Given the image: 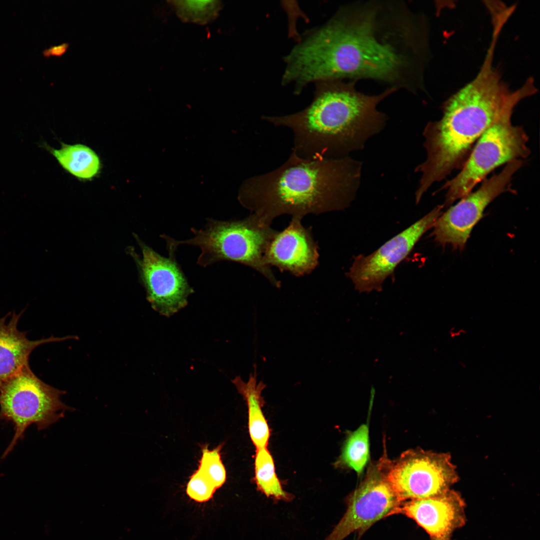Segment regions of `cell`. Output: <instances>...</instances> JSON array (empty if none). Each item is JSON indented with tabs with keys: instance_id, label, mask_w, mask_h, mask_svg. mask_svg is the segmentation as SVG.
<instances>
[{
	"instance_id": "obj_22",
	"label": "cell",
	"mask_w": 540,
	"mask_h": 540,
	"mask_svg": "<svg viewBox=\"0 0 540 540\" xmlns=\"http://www.w3.org/2000/svg\"><path fill=\"white\" fill-rule=\"evenodd\" d=\"M216 490L210 480L198 469L190 476L186 492L191 499L202 502L210 500Z\"/></svg>"
},
{
	"instance_id": "obj_18",
	"label": "cell",
	"mask_w": 540,
	"mask_h": 540,
	"mask_svg": "<svg viewBox=\"0 0 540 540\" xmlns=\"http://www.w3.org/2000/svg\"><path fill=\"white\" fill-rule=\"evenodd\" d=\"M254 470L257 488L268 498L286 502L292 500V495L283 490L276 473L273 458L266 448L256 449Z\"/></svg>"
},
{
	"instance_id": "obj_13",
	"label": "cell",
	"mask_w": 540,
	"mask_h": 540,
	"mask_svg": "<svg viewBox=\"0 0 540 540\" xmlns=\"http://www.w3.org/2000/svg\"><path fill=\"white\" fill-rule=\"evenodd\" d=\"M465 504L452 490L434 497L402 502L392 514H404L414 520L428 534L430 540H451L452 534L466 522Z\"/></svg>"
},
{
	"instance_id": "obj_8",
	"label": "cell",
	"mask_w": 540,
	"mask_h": 540,
	"mask_svg": "<svg viewBox=\"0 0 540 540\" xmlns=\"http://www.w3.org/2000/svg\"><path fill=\"white\" fill-rule=\"evenodd\" d=\"M387 477L400 502L441 495L458 480L448 454L412 450L390 464Z\"/></svg>"
},
{
	"instance_id": "obj_21",
	"label": "cell",
	"mask_w": 540,
	"mask_h": 540,
	"mask_svg": "<svg viewBox=\"0 0 540 540\" xmlns=\"http://www.w3.org/2000/svg\"><path fill=\"white\" fill-rule=\"evenodd\" d=\"M222 446L220 445L212 450L204 447L198 468L216 489L221 487L226 480V471L220 454Z\"/></svg>"
},
{
	"instance_id": "obj_9",
	"label": "cell",
	"mask_w": 540,
	"mask_h": 540,
	"mask_svg": "<svg viewBox=\"0 0 540 540\" xmlns=\"http://www.w3.org/2000/svg\"><path fill=\"white\" fill-rule=\"evenodd\" d=\"M521 159L512 160L502 171L484 180L481 186L461 198L438 217L432 236L440 244H450L462 250L474 226L480 220L486 207L501 194L510 190V184L514 174L522 166Z\"/></svg>"
},
{
	"instance_id": "obj_11",
	"label": "cell",
	"mask_w": 540,
	"mask_h": 540,
	"mask_svg": "<svg viewBox=\"0 0 540 540\" xmlns=\"http://www.w3.org/2000/svg\"><path fill=\"white\" fill-rule=\"evenodd\" d=\"M142 256H135L140 279L152 307L161 315L170 316L188 304L194 290L178 264L176 248L166 244L168 256H161L139 240Z\"/></svg>"
},
{
	"instance_id": "obj_5",
	"label": "cell",
	"mask_w": 540,
	"mask_h": 540,
	"mask_svg": "<svg viewBox=\"0 0 540 540\" xmlns=\"http://www.w3.org/2000/svg\"><path fill=\"white\" fill-rule=\"evenodd\" d=\"M191 230L194 236L186 240H176L166 234L160 236L176 248L182 244L199 248L201 253L197 264L202 266L222 260L238 262L254 269L272 284L280 287V282L264 260L266 249L277 231L253 214L241 220L208 218L204 228H192Z\"/></svg>"
},
{
	"instance_id": "obj_1",
	"label": "cell",
	"mask_w": 540,
	"mask_h": 540,
	"mask_svg": "<svg viewBox=\"0 0 540 540\" xmlns=\"http://www.w3.org/2000/svg\"><path fill=\"white\" fill-rule=\"evenodd\" d=\"M420 20L404 4L392 2L342 8L300 38L284 58L286 76L301 90L311 82L348 78L414 91L426 48Z\"/></svg>"
},
{
	"instance_id": "obj_14",
	"label": "cell",
	"mask_w": 540,
	"mask_h": 540,
	"mask_svg": "<svg viewBox=\"0 0 540 540\" xmlns=\"http://www.w3.org/2000/svg\"><path fill=\"white\" fill-rule=\"evenodd\" d=\"M302 220L292 217L287 228L277 232L265 254L267 266L297 276L308 274L316 268L319 257L318 246L310 230L302 226Z\"/></svg>"
},
{
	"instance_id": "obj_19",
	"label": "cell",
	"mask_w": 540,
	"mask_h": 540,
	"mask_svg": "<svg viewBox=\"0 0 540 540\" xmlns=\"http://www.w3.org/2000/svg\"><path fill=\"white\" fill-rule=\"evenodd\" d=\"M168 2L182 22L205 25L215 20L223 8L217 0H174Z\"/></svg>"
},
{
	"instance_id": "obj_15",
	"label": "cell",
	"mask_w": 540,
	"mask_h": 540,
	"mask_svg": "<svg viewBox=\"0 0 540 540\" xmlns=\"http://www.w3.org/2000/svg\"><path fill=\"white\" fill-rule=\"evenodd\" d=\"M23 310L18 314L14 312L10 314V318L7 322L10 312L0 318V386L10 378L28 365V359L32 350L38 346L49 342L76 338L74 336L36 340L28 339L26 332L20 331L18 328V322Z\"/></svg>"
},
{
	"instance_id": "obj_3",
	"label": "cell",
	"mask_w": 540,
	"mask_h": 540,
	"mask_svg": "<svg viewBox=\"0 0 540 540\" xmlns=\"http://www.w3.org/2000/svg\"><path fill=\"white\" fill-rule=\"evenodd\" d=\"M362 164L346 156L309 160L292 152L277 168L246 180L238 199L264 224L278 216L302 218L347 208L360 184Z\"/></svg>"
},
{
	"instance_id": "obj_23",
	"label": "cell",
	"mask_w": 540,
	"mask_h": 540,
	"mask_svg": "<svg viewBox=\"0 0 540 540\" xmlns=\"http://www.w3.org/2000/svg\"><path fill=\"white\" fill-rule=\"evenodd\" d=\"M69 46L68 42H63L57 46H53L44 49L42 53L44 56L48 58L50 56H60L67 50Z\"/></svg>"
},
{
	"instance_id": "obj_12",
	"label": "cell",
	"mask_w": 540,
	"mask_h": 540,
	"mask_svg": "<svg viewBox=\"0 0 540 540\" xmlns=\"http://www.w3.org/2000/svg\"><path fill=\"white\" fill-rule=\"evenodd\" d=\"M444 206H438L371 254L354 257L347 276L356 289L360 292L381 291L386 279L410 252L422 236L433 227Z\"/></svg>"
},
{
	"instance_id": "obj_10",
	"label": "cell",
	"mask_w": 540,
	"mask_h": 540,
	"mask_svg": "<svg viewBox=\"0 0 540 540\" xmlns=\"http://www.w3.org/2000/svg\"><path fill=\"white\" fill-rule=\"evenodd\" d=\"M390 464L384 458L370 468L348 497L346 513L325 540H343L354 532L361 536L378 521L392 516L401 502L388 479Z\"/></svg>"
},
{
	"instance_id": "obj_20",
	"label": "cell",
	"mask_w": 540,
	"mask_h": 540,
	"mask_svg": "<svg viewBox=\"0 0 540 540\" xmlns=\"http://www.w3.org/2000/svg\"><path fill=\"white\" fill-rule=\"evenodd\" d=\"M368 429L367 424H363L350 434L338 460L340 464L352 469L358 475L363 472L369 458Z\"/></svg>"
},
{
	"instance_id": "obj_7",
	"label": "cell",
	"mask_w": 540,
	"mask_h": 540,
	"mask_svg": "<svg viewBox=\"0 0 540 540\" xmlns=\"http://www.w3.org/2000/svg\"><path fill=\"white\" fill-rule=\"evenodd\" d=\"M64 394L37 377L29 364L0 386V419L12 423L14 430L2 458L24 438L30 425L34 424L38 430L46 429L63 418L66 410H74L61 401Z\"/></svg>"
},
{
	"instance_id": "obj_6",
	"label": "cell",
	"mask_w": 540,
	"mask_h": 540,
	"mask_svg": "<svg viewBox=\"0 0 540 540\" xmlns=\"http://www.w3.org/2000/svg\"><path fill=\"white\" fill-rule=\"evenodd\" d=\"M516 106H510L500 114L476 141L460 172L442 187L447 190L444 206L467 196L497 167L528 156V135L512 122Z\"/></svg>"
},
{
	"instance_id": "obj_16",
	"label": "cell",
	"mask_w": 540,
	"mask_h": 540,
	"mask_svg": "<svg viewBox=\"0 0 540 540\" xmlns=\"http://www.w3.org/2000/svg\"><path fill=\"white\" fill-rule=\"evenodd\" d=\"M256 368L250 374L248 382H244L240 376L232 380L238 392L246 400L248 413V430L251 440L256 449L266 448L270 432L262 407L264 400L262 392L266 385L262 381L257 382Z\"/></svg>"
},
{
	"instance_id": "obj_17",
	"label": "cell",
	"mask_w": 540,
	"mask_h": 540,
	"mask_svg": "<svg viewBox=\"0 0 540 540\" xmlns=\"http://www.w3.org/2000/svg\"><path fill=\"white\" fill-rule=\"evenodd\" d=\"M40 144L64 170L80 180H92L100 172L101 162L98 156L86 145L61 142L60 148L55 149L45 142Z\"/></svg>"
},
{
	"instance_id": "obj_2",
	"label": "cell",
	"mask_w": 540,
	"mask_h": 540,
	"mask_svg": "<svg viewBox=\"0 0 540 540\" xmlns=\"http://www.w3.org/2000/svg\"><path fill=\"white\" fill-rule=\"evenodd\" d=\"M494 50L488 48L476 76L445 102L440 120L426 126V158L415 169L422 174L417 204L432 184L462 167L476 141L506 108L536 92L531 78L515 90L508 87L494 67Z\"/></svg>"
},
{
	"instance_id": "obj_4",
	"label": "cell",
	"mask_w": 540,
	"mask_h": 540,
	"mask_svg": "<svg viewBox=\"0 0 540 540\" xmlns=\"http://www.w3.org/2000/svg\"><path fill=\"white\" fill-rule=\"evenodd\" d=\"M314 96L305 108L294 114L262 117L276 126L290 129L292 152L309 160L335 159L362 148L386 121L378 104L396 90L390 88L376 95L358 92L352 82L328 80L316 82Z\"/></svg>"
}]
</instances>
